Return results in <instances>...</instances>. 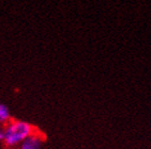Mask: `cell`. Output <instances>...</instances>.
Masks as SVG:
<instances>
[{"label": "cell", "mask_w": 151, "mask_h": 149, "mask_svg": "<svg viewBox=\"0 0 151 149\" xmlns=\"http://www.w3.org/2000/svg\"><path fill=\"white\" fill-rule=\"evenodd\" d=\"M33 134V128L30 123L22 121H13L6 125L3 130V140L8 146H14L23 143L27 138Z\"/></svg>", "instance_id": "cell-1"}, {"label": "cell", "mask_w": 151, "mask_h": 149, "mask_svg": "<svg viewBox=\"0 0 151 149\" xmlns=\"http://www.w3.org/2000/svg\"><path fill=\"white\" fill-rule=\"evenodd\" d=\"M41 144H42V138L41 136L37 134L30 135L29 138H27L26 140L22 143L20 149H40Z\"/></svg>", "instance_id": "cell-2"}, {"label": "cell", "mask_w": 151, "mask_h": 149, "mask_svg": "<svg viewBox=\"0 0 151 149\" xmlns=\"http://www.w3.org/2000/svg\"><path fill=\"white\" fill-rule=\"evenodd\" d=\"M10 119V112L3 103L0 102V123H6Z\"/></svg>", "instance_id": "cell-3"}, {"label": "cell", "mask_w": 151, "mask_h": 149, "mask_svg": "<svg viewBox=\"0 0 151 149\" xmlns=\"http://www.w3.org/2000/svg\"><path fill=\"white\" fill-rule=\"evenodd\" d=\"M3 140V130L0 128V140Z\"/></svg>", "instance_id": "cell-4"}]
</instances>
